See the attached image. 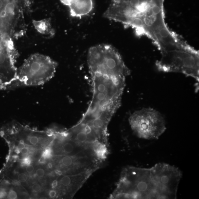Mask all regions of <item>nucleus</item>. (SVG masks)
<instances>
[{"label":"nucleus","mask_w":199,"mask_h":199,"mask_svg":"<svg viewBox=\"0 0 199 199\" xmlns=\"http://www.w3.org/2000/svg\"><path fill=\"white\" fill-rule=\"evenodd\" d=\"M182 177L179 168L165 163L149 168L127 166L110 198L175 199Z\"/></svg>","instance_id":"7ed1b4c3"},{"label":"nucleus","mask_w":199,"mask_h":199,"mask_svg":"<svg viewBox=\"0 0 199 199\" xmlns=\"http://www.w3.org/2000/svg\"><path fill=\"white\" fill-rule=\"evenodd\" d=\"M3 6V2L2 0H0V9L2 8Z\"/></svg>","instance_id":"aec40b11"},{"label":"nucleus","mask_w":199,"mask_h":199,"mask_svg":"<svg viewBox=\"0 0 199 199\" xmlns=\"http://www.w3.org/2000/svg\"><path fill=\"white\" fill-rule=\"evenodd\" d=\"M20 150H21V153L23 155L27 154L28 153L29 151L28 148H26L25 147L24 148H23L22 149H21Z\"/></svg>","instance_id":"a211bd4d"},{"label":"nucleus","mask_w":199,"mask_h":199,"mask_svg":"<svg viewBox=\"0 0 199 199\" xmlns=\"http://www.w3.org/2000/svg\"><path fill=\"white\" fill-rule=\"evenodd\" d=\"M88 64L92 97L78 123L96 131H106L121 105L126 78L130 71L124 62L112 58H94L88 60Z\"/></svg>","instance_id":"f03ea898"},{"label":"nucleus","mask_w":199,"mask_h":199,"mask_svg":"<svg viewBox=\"0 0 199 199\" xmlns=\"http://www.w3.org/2000/svg\"><path fill=\"white\" fill-rule=\"evenodd\" d=\"M41 186L39 184H34L32 186V189L34 192H39L41 190Z\"/></svg>","instance_id":"ddd939ff"},{"label":"nucleus","mask_w":199,"mask_h":199,"mask_svg":"<svg viewBox=\"0 0 199 199\" xmlns=\"http://www.w3.org/2000/svg\"><path fill=\"white\" fill-rule=\"evenodd\" d=\"M18 197L16 192L13 189H11L7 193V197L8 199H16Z\"/></svg>","instance_id":"9d476101"},{"label":"nucleus","mask_w":199,"mask_h":199,"mask_svg":"<svg viewBox=\"0 0 199 199\" xmlns=\"http://www.w3.org/2000/svg\"><path fill=\"white\" fill-rule=\"evenodd\" d=\"M32 23L34 28L40 34L49 37H53L55 35V30L52 25L50 18L40 20H33Z\"/></svg>","instance_id":"0eeeda50"},{"label":"nucleus","mask_w":199,"mask_h":199,"mask_svg":"<svg viewBox=\"0 0 199 199\" xmlns=\"http://www.w3.org/2000/svg\"><path fill=\"white\" fill-rule=\"evenodd\" d=\"M28 178L26 174L24 173H20L17 175V179L19 182L25 183L27 181Z\"/></svg>","instance_id":"9b49d317"},{"label":"nucleus","mask_w":199,"mask_h":199,"mask_svg":"<svg viewBox=\"0 0 199 199\" xmlns=\"http://www.w3.org/2000/svg\"><path fill=\"white\" fill-rule=\"evenodd\" d=\"M49 196L51 198H57V193L54 190H51L49 192Z\"/></svg>","instance_id":"4468645a"},{"label":"nucleus","mask_w":199,"mask_h":199,"mask_svg":"<svg viewBox=\"0 0 199 199\" xmlns=\"http://www.w3.org/2000/svg\"><path fill=\"white\" fill-rule=\"evenodd\" d=\"M34 167L33 165H27L26 168V171L29 173H31L34 171Z\"/></svg>","instance_id":"2eb2a0df"},{"label":"nucleus","mask_w":199,"mask_h":199,"mask_svg":"<svg viewBox=\"0 0 199 199\" xmlns=\"http://www.w3.org/2000/svg\"><path fill=\"white\" fill-rule=\"evenodd\" d=\"M36 174L39 178H43L45 175V171L43 168H39L36 170Z\"/></svg>","instance_id":"f8f14e48"},{"label":"nucleus","mask_w":199,"mask_h":199,"mask_svg":"<svg viewBox=\"0 0 199 199\" xmlns=\"http://www.w3.org/2000/svg\"><path fill=\"white\" fill-rule=\"evenodd\" d=\"M31 162V159H30L29 158H26L23 160V163L25 165H30Z\"/></svg>","instance_id":"f3484780"},{"label":"nucleus","mask_w":199,"mask_h":199,"mask_svg":"<svg viewBox=\"0 0 199 199\" xmlns=\"http://www.w3.org/2000/svg\"><path fill=\"white\" fill-rule=\"evenodd\" d=\"M20 141L18 145H17V148H18L19 150H20L21 149H22L23 148L25 147V145L24 141L22 140H21V139H20Z\"/></svg>","instance_id":"dca6fc26"},{"label":"nucleus","mask_w":199,"mask_h":199,"mask_svg":"<svg viewBox=\"0 0 199 199\" xmlns=\"http://www.w3.org/2000/svg\"><path fill=\"white\" fill-rule=\"evenodd\" d=\"M69 7L72 17L81 18L92 11L93 3L92 0H72Z\"/></svg>","instance_id":"423d86ee"},{"label":"nucleus","mask_w":199,"mask_h":199,"mask_svg":"<svg viewBox=\"0 0 199 199\" xmlns=\"http://www.w3.org/2000/svg\"><path fill=\"white\" fill-rule=\"evenodd\" d=\"M128 123L138 145H145L157 140L166 129V122L162 114L150 107L133 112L129 117Z\"/></svg>","instance_id":"20e7f679"},{"label":"nucleus","mask_w":199,"mask_h":199,"mask_svg":"<svg viewBox=\"0 0 199 199\" xmlns=\"http://www.w3.org/2000/svg\"><path fill=\"white\" fill-rule=\"evenodd\" d=\"M164 0H112L103 17L150 39L165 57L183 51L186 43L165 21Z\"/></svg>","instance_id":"f257e3e1"},{"label":"nucleus","mask_w":199,"mask_h":199,"mask_svg":"<svg viewBox=\"0 0 199 199\" xmlns=\"http://www.w3.org/2000/svg\"><path fill=\"white\" fill-rule=\"evenodd\" d=\"M53 155V150L52 148H47L43 152V157L44 159H49Z\"/></svg>","instance_id":"1a4fd4ad"},{"label":"nucleus","mask_w":199,"mask_h":199,"mask_svg":"<svg viewBox=\"0 0 199 199\" xmlns=\"http://www.w3.org/2000/svg\"><path fill=\"white\" fill-rule=\"evenodd\" d=\"M61 2L64 5L68 6H69L72 0H60Z\"/></svg>","instance_id":"6ab92c4d"},{"label":"nucleus","mask_w":199,"mask_h":199,"mask_svg":"<svg viewBox=\"0 0 199 199\" xmlns=\"http://www.w3.org/2000/svg\"><path fill=\"white\" fill-rule=\"evenodd\" d=\"M14 49V46L7 47L2 46V45L0 43V68L6 62L10 52Z\"/></svg>","instance_id":"6e6552de"},{"label":"nucleus","mask_w":199,"mask_h":199,"mask_svg":"<svg viewBox=\"0 0 199 199\" xmlns=\"http://www.w3.org/2000/svg\"><path fill=\"white\" fill-rule=\"evenodd\" d=\"M57 66V62L49 56L35 53L17 69L14 86L43 85L54 76Z\"/></svg>","instance_id":"39448f33"}]
</instances>
